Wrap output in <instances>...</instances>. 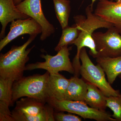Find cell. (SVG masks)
Returning <instances> with one entry per match:
<instances>
[{
    "label": "cell",
    "instance_id": "cell-1",
    "mask_svg": "<svg viewBox=\"0 0 121 121\" xmlns=\"http://www.w3.org/2000/svg\"><path fill=\"white\" fill-rule=\"evenodd\" d=\"M90 5L85 9L86 17L82 15H78L74 17L75 24L80 30V34L73 44L76 46L77 53L73 59V64L74 69V75L78 76L81 66L79 55L81 50L83 48L90 49L89 54L93 58H96L98 52L95 48L94 40L93 37V33L98 29H108L113 27L112 24L105 21L95 13H93Z\"/></svg>",
    "mask_w": 121,
    "mask_h": 121
},
{
    "label": "cell",
    "instance_id": "cell-2",
    "mask_svg": "<svg viewBox=\"0 0 121 121\" xmlns=\"http://www.w3.org/2000/svg\"><path fill=\"white\" fill-rule=\"evenodd\" d=\"M37 36H30L23 45H13L8 52L0 55V77L17 81L23 76L26 64L29 59L28 55L35 45L26 49Z\"/></svg>",
    "mask_w": 121,
    "mask_h": 121
},
{
    "label": "cell",
    "instance_id": "cell-3",
    "mask_svg": "<svg viewBox=\"0 0 121 121\" xmlns=\"http://www.w3.org/2000/svg\"><path fill=\"white\" fill-rule=\"evenodd\" d=\"M50 73L47 71L43 74H35L23 76L14 81L12 87L13 103L23 97L35 98L47 102L48 98V83Z\"/></svg>",
    "mask_w": 121,
    "mask_h": 121
},
{
    "label": "cell",
    "instance_id": "cell-4",
    "mask_svg": "<svg viewBox=\"0 0 121 121\" xmlns=\"http://www.w3.org/2000/svg\"><path fill=\"white\" fill-rule=\"evenodd\" d=\"M79 58L82 64L79 73L83 79L97 86L107 97L117 96L121 94L119 91L114 90L107 80L105 73L100 65H95L92 62L85 48L81 50Z\"/></svg>",
    "mask_w": 121,
    "mask_h": 121
},
{
    "label": "cell",
    "instance_id": "cell-5",
    "mask_svg": "<svg viewBox=\"0 0 121 121\" xmlns=\"http://www.w3.org/2000/svg\"><path fill=\"white\" fill-rule=\"evenodd\" d=\"M47 103L52 107L55 111L77 114L84 119H94L97 121H116L111 115L106 111L91 108L83 101L59 100L48 98Z\"/></svg>",
    "mask_w": 121,
    "mask_h": 121
},
{
    "label": "cell",
    "instance_id": "cell-6",
    "mask_svg": "<svg viewBox=\"0 0 121 121\" xmlns=\"http://www.w3.org/2000/svg\"><path fill=\"white\" fill-rule=\"evenodd\" d=\"M71 48L65 46L58 52L54 56L46 54H41L40 56L44 59V62H37L26 65L25 70H32L36 69L46 70L50 74L57 73L60 71L67 72L74 74V69L69 58L70 51Z\"/></svg>",
    "mask_w": 121,
    "mask_h": 121
},
{
    "label": "cell",
    "instance_id": "cell-7",
    "mask_svg": "<svg viewBox=\"0 0 121 121\" xmlns=\"http://www.w3.org/2000/svg\"><path fill=\"white\" fill-rule=\"evenodd\" d=\"M93 37L98 52L96 58L121 56V35L114 27L107 29L105 32H94Z\"/></svg>",
    "mask_w": 121,
    "mask_h": 121
},
{
    "label": "cell",
    "instance_id": "cell-8",
    "mask_svg": "<svg viewBox=\"0 0 121 121\" xmlns=\"http://www.w3.org/2000/svg\"><path fill=\"white\" fill-rule=\"evenodd\" d=\"M16 6L19 11L34 19L41 26L40 39L41 41L45 40L55 33V27L44 15L41 0H24Z\"/></svg>",
    "mask_w": 121,
    "mask_h": 121
},
{
    "label": "cell",
    "instance_id": "cell-9",
    "mask_svg": "<svg viewBox=\"0 0 121 121\" xmlns=\"http://www.w3.org/2000/svg\"><path fill=\"white\" fill-rule=\"evenodd\" d=\"M41 32V26L31 17L13 21L11 22L8 34L0 41V51L11 41L20 36L27 34L30 36H37Z\"/></svg>",
    "mask_w": 121,
    "mask_h": 121
},
{
    "label": "cell",
    "instance_id": "cell-10",
    "mask_svg": "<svg viewBox=\"0 0 121 121\" xmlns=\"http://www.w3.org/2000/svg\"><path fill=\"white\" fill-rule=\"evenodd\" d=\"M94 13L112 24L121 35V0H99Z\"/></svg>",
    "mask_w": 121,
    "mask_h": 121
},
{
    "label": "cell",
    "instance_id": "cell-11",
    "mask_svg": "<svg viewBox=\"0 0 121 121\" xmlns=\"http://www.w3.org/2000/svg\"><path fill=\"white\" fill-rule=\"evenodd\" d=\"M29 17L17 9L14 0H0V22L2 26L0 33L1 39L5 37V29L9 23L15 20L25 19Z\"/></svg>",
    "mask_w": 121,
    "mask_h": 121
},
{
    "label": "cell",
    "instance_id": "cell-12",
    "mask_svg": "<svg viewBox=\"0 0 121 121\" xmlns=\"http://www.w3.org/2000/svg\"><path fill=\"white\" fill-rule=\"evenodd\" d=\"M70 79L59 73L50 74L48 83V97L58 100L65 99Z\"/></svg>",
    "mask_w": 121,
    "mask_h": 121
},
{
    "label": "cell",
    "instance_id": "cell-13",
    "mask_svg": "<svg viewBox=\"0 0 121 121\" xmlns=\"http://www.w3.org/2000/svg\"><path fill=\"white\" fill-rule=\"evenodd\" d=\"M47 102L35 98L26 97L16 102L15 108L12 111L27 115H36L45 109Z\"/></svg>",
    "mask_w": 121,
    "mask_h": 121
},
{
    "label": "cell",
    "instance_id": "cell-14",
    "mask_svg": "<svg viewBox=\"0 0 121 121\" xmlns=\"http://www.w3.org/2000/svg\"><path fill=\"white\" fill-rule=\"evenodd\" d=\"M96 61L104 70L108 82L112 84L121 74V56L115 58L98 57Z\"/></svg>",
    "mask_w": 121,
    "mask_h": 121
},
{
    "label": "cell",
    "instance_id": "cell-15",
    "mask_svg": "<svg viewBox=\"0 0 121 121\" xmlns=\"http://www.w3.org/2000/svg\"><path fill=\"white\" fill-rule=\"evenodd\" d=\"M69 79L64 99L84 102L87 91L86 82L75 75Z\"/></svg>",
    "mask_w": 121,
    "mask_h": 121
},
{
    "label": "cell",
    "instance_id": "cell-16",
    "mask_svg": "<svg viewBox=\"0 0 121 121\" xmlns=\"http://www.w3.org/2000/svg\"><path fill=\"white\" fill-rule=\"evenodd\" d=\"M86 82L87 91L84 102L91 108L105 111L107 107V96L97 86L90 83Z\"/></svg>",
    "mask_w": 121,
    "mask_h": 121
},
{
    "label": "cell",
    "instance_id": "cell-17",
    "mask_svg": "<svg viewBox=\"0 0 121 121\" xmlns=\"http://www.w3.org/2000/svg\"><path fill=\"white\" fill-rule=\"evenodd\" d=\"M54 108L47 103L44 110L36 115H27L12 111L14 121H55Z\"/></svg>",
    "mask_w": 121,
    "mask_h": 121
},
{
    "label": "cell",
    "instance_id": "cell-18",
    "mask_svg": "<svg viewBox=\"0 0 121 121\" xmlns=\"http://www.w3.org/2000/svg\"><path fill=\"white\" fill-rule=\"evenodd\" d=\"M57 19L62 29L68 25L71 12L70 1L69 0H52Z\"/></svg>",
    "mask_w": 121,
    "mask_h": 121
},
{
    "label": "cell",
    "instance_id": "cell-19",
    "mask_svg": "<svg viewBox=\"0 0 121 121\" xmlns=\"http://www.w3.org/2000/svg\"><path fill=\"white\" fill-rule=\"evenodd\" d=\"M80 30L78 26L75 24L72 27L69 26L62 29L61 35L58 43L55 48L56 51H59L65 46L73 44L80 34Z\"/></svg>",
    "mask_w": 121,
    "mask_h": 121
},
{
    "label": "cell",
    "instance_id": "cell-20",
    "mask_svg": "<svg viewBox=\"0 0 121 121\" xmlns=\"http://www.w3.org/2000/svg\"><path fill=\"white\" fill-rule=\"evenodd\" d=\"M13 80L0 77V102L13 106L12 87Z\"/></svg>",
    "mask_w": 121,
    "mask_h": 121
},
{
    "label": "cell",
    "instance_id": "cell-21",
    "mask_svg": "<svg viewBox=\"0 0 121 121\" xmlns=\"http://www.w3.org/2000/svg\"><path fill=\"white\" fill-rule=\"evenodd\" d=\"M106 106L113 111L112 117L116 121H121V94L117 96L107 97Z\"/></svg>",
    "mask_w": 121,
    "mask_h": 121
},
{
    "label": "cell",
    "instance_id": "cell-22",
    "mask_svg": "<svg viewBox=\"0 0 121 121\" xmlns=\"http://www.w3.org/2000/svg\"><path fill=\"white\" fill-rule=\"evenodd\" d=\"M54 118L56 121H81L82 119L78 116L70 113L66 114L63 111H55Z\"/></svg>",
    "mask_w": 121,
    "mask_h": 121
},
{
    "label": "cell",
    "instance_id": "cell-23",
    "mask_svg": "<svg viewBox=\"0 0 121 121\" xmlns=\"http://www.w3.org/2000/svg\"><path fill=\"white\" fill-rule=\"evenodd\" d=\"M9 107L8 104L0 102V121H14Z\"/></svg>",
    "mask_w": 121,
    "mask_h": 121
},
{
    "label": "cell",
    "instance_id": "cell-24",
    "mask_svg": "<svg viewBox=\"0 0 121 121\" xmlns=\"http://www.w3.org/2000/svg\"><path fill=\"white\" fill-rule=\"evenodd\" d=\"M24 0H14V4L15 5H16Z\"/></svg>",
    "mask_w": 121,
    "mask_h": 121
},
{
    "label": "cell",
    "instance_id": "cell-25",
    "mask_svg": "<svg viewBox=\"0 0 121 121\" xmlns=\"http://www.w3.org/2000/svg\"><path fill=\"white\" fill-rule=\"evenodd\" d=\"M97 0H91V4H90V6L91 7V9L93 10V6H94V4L95 1Z\"/></svg>",
    "mask_w": 121,
    "mask_h": 121
},
{
    "label": "cell",
    "instance_id": "cell-26",
    "mask_svg": "<svg viewBox=\"0 0 121 121\" xmlns=\"http://www.w3.org/2000/svg\"><path fill=\"white\" fill-rule=\"evenodd\" d=\"M118 77H119V78H120L121 79V74H120V75L118 76Z\"/></svg>",
    "mask_w": 121,
    "mask_h": 121
}]
</instances>
